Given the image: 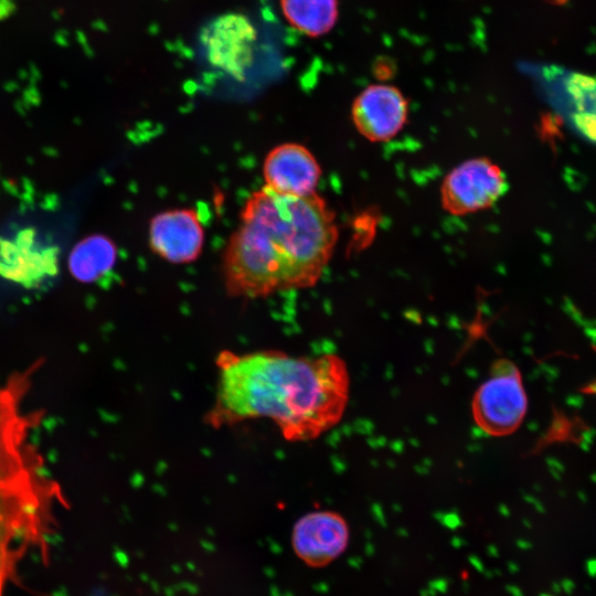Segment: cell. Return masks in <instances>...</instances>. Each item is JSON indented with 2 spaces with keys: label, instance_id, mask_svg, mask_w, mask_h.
Returning <instances> with one entry per match:
<instances>
[{
  "label": "cell",
  "instance_id": "obj_1",
  "mask_svg": "<svg viewBox=\"0 0 596 596\" xmlns=\"http://www.w3.org/2000/svg\"><path fill=\"white\" fill-rule=\"evenodd\" d=\"M216 365L215 402L206 416L213 427L269 418L286 440L307 441L337 425L349 401V371L337 354L223 351Z\"/></svg>",
  "mask_w": 596,
  "mask_h": 596
},
{
  "label": "cell",
  "instance_id": "obj_2",
  "mask_svg": "<svg viewBox=\"0 0 596 596\" xmlns=\"http://www.w3.org/2000/svg\"><path fill=\"white\" fill-rule=\"evenodd\" d=\"M338 241L336 215L317 193L279 194L263 187L246 200L222 254L228 296L263 298L315 286Z\"/></svg>",
  "mask_w": 596,
  "mask_h": 596
},
{
  "label": "cell",
  "instance_id": "obj_3",
  "mask_svg": "<svg viewBox=\"0 0 596 596\" xmlns=\"http://www.w3.org/2000/svg\"><path fill=\"white\" fill-rule=\"evenodd\" d=\"M260 34L245 14L225 13L206 23L198 36L204 71L234 81L246 79L260 60Z\"/></svg>",
  "mask_w": 596,
  "mask_h": 596
},
{
  "label": "cell",
  "instance_id": "obj_4",
  "mask_svg": "<svg viewBox=\"0 0 596 596\" xmlns=\"http://www.w3.org/2000/svg\"><path fill=\"white\" fill-rule=\"evenodd\" d=\"M526 411L528 396L521 371L508 359L496 360L489 377L472 397L475 423L491 436L504 437L520 427Z\"/></svg>",
  "mask_w": 596,
  "mask_h": 596
},
{
  "label": "cell",
  "instance_id": "obj_5",
  "mask_svg": "<svg viewBox=\"0 0 596 596\" xmlns=\"http://www.w3.org/2000/svg\"><path fill=\"white\" fill-rule=\"evenodd\" d=\"M508 190L502 169L487 158H473L454 168L441 183L443 207L462 216L492 206Z\"/></svg>",
  "mask_w": 596,
  "mask_h": 596
},
{
  "label": "cell",
  "instance_id": "obj_6",
  "mask_svg": "<svg viewBox=\"0 0 596 596\" xmlns=\"http://www.w3.org/2000/svg\"><path fill=\"white\" fill-rule=\"evenodd\" d=\"M152 253L170 264H189L202 254L205 233L193 209H172L156 214L149 224Z\"/></svg>",
  "mask_w": 596,
  "mask_h": 596
},
{
  "label": "cell",
  "instance_id": "obj_7",
  "mask_svg": "<svg viewBox=\"0 0 596 596\" xmlns=\"http://www.w3.org/2000/svg\"><path fill=\"white\" fill-rule=\"evenodd\" d=\"M351 114L355 128L364 138L387 141L403 129L408 106L396 87L374 84L356 96Z\"/></svg>",
  "mask_w": 596,
  "mask_h": 596
},
{
  "label": "cell",
  "instance_id": "obj_8",
  "mask_svg": "<svg viewBox=\"0 0 596 596\" xmlns=\"http://www.w3.org/2000/svg\"><path fill=\"white\" fill-rule=\"evenodd\" d=\"M265 187L279 194L306 196L316 193L321 168L304 145L285 142L274 147L263 163Z\"/></svg>",
  "mask_w": 596,
  "mask_h": 596
},
{
  "label": "cell",
  "instance_id": "obj_9",
  "mask_svg": "<svg viewBox=\"0 0 596 596\" xmlns=\"http://www.w3.org/2000/svg\"><path fill=\"white\" fill-rule=\"evenodd\" d=\"M349 528L337 512L312 511L294 525L291 545L297 556L310 566H323L347 547Z\"/></svg>",
  "mask_w": 596,
  "mask_h": 596
},
{
  "label": "cell",
  "instance_id": "obj_10",
  "mask_svg": "<svg viewBox=\"0 0 596 596\" xmlns=\"http://www.w3.org/2000/svg\"><path fill=\"white\" fill-rule=\"evenodd\" d=\"M56 272V252L44 246L34 231L20 232L13 240L0 242V275L34 286Z\"/></svg>",
  "mask_w": 596,
  "mask_h": 596
},
{
  "label": "cell",
  "instance_id": "obj_11",
  "mask_svg": "<svg viewBox=\"0 0 596 596\" xmlns=\"http://www.w3.org/2000/svg\"><path fill=\"white\" fill-rule=\"evenodd\" d=\"M117 259L115 243L107 236L94 234L75 245L70 255L71 274L82 283H94L109 273Z\"/></svg>",
  "mask_w": 596,
  "mask_h": 596
},
{
  "label": "cell",
  "instance_id": "obj_12",
  "mask_svg": "<svg viewBox=\"0 0 596 596\" xmlns=\"http://www.w3.org/2000/svg\"><path fill=\"white\" fill-rule=\"evenodd\" d=\"M281 8L292 26L312 36L330 31L338 18L337 0H281Z\"/></svg>",
  "mask_w": 596,
  "mask_h": 596
},
{
  "label": "cell",
  "instance_id": "obj_13",
  "mask_svg": "<svg viewBox=\"0 0 596 596\" xmlns=\"http://www.w3.org/2000/svg\"><path fill=\"white\" fill-rule=\"evenodd\" d=\"M450 581L447 577H438L428 582V587L433 588L437 593L446 594L449 587Z\"/></svg>",
  "mask_w": 596,
  "mask_h": 596
},
{
  "label": "cell",
  "instance_id": "obj_14",
  "mask_svg": "<svg viewBox=\"0 0 596 596\" xmlns=\"http://www.w3.org/2000/svg\"><path fill=\"white\" fill-rule=\"evenodd\" d=\"M468 560H469V563L471 564V566H472L476 571H478V572H480V573H483V572H485V565H483V563L481 562V560H480L477 555H470V556L468 557Z\"/></svg>",
  "mask_w": 596,
  "mask_h": 596
},
{
  "label": "cell",
  "instance_id": "obj_15",
  "mask_svg": "<svg viewBox=\"0 0 596 596\" xmlns=\"http://www.w3.org/2000/svg\"><path fill=\"white\" fill-rule=\"evenodd\" d=\"M362 558L359 556H353L348 560V564L353 567L354 570H360L362 566Z\"/></svg>",
  "mask_w": 596,
  "mask_h": 596
},
{
  "label": "cell",
  "instance_id": "obj_16",
  "mask_svg": "<svg viewBox=\"0 0 596 596\" xmlns=\"http://www.w3.org/2000/svg\"><path fill=\"white\" fill-rule=\"evenodd\" d=\"M487 552L491 557H497L498 556V550H497V547L494 545L488 546Z\"/></svg>",
  "mask_w": 596,
  "mask_h": 596
},
{
  "label": "cell",
  "instance_id": "obj_17",
  "mask_svg": "<svg viewBox=\"0 0 596 596\" xmlns=\"http://www.w3.org/2000/svg\"><path fill=\"white\" fill-rule=\"evenodd\" d=\"M507 590H508L509 593H511L512 595H514V596H520V595H521L520 592H519V589H518L517 587H514V586L508 585V586H507Z\"/></svg>",
  "mask_w": 596,
  "mask_h": 596
},
{
  "label": "cell",
  "instance_id": "obj_18",
  "mask_svg": "<svg viewBox=\"0 0 596 596\" xmlns=\"http://www.w3.org/2000/svg\"><path fill=\"white\" fill-rule=\"evenodd\" d=\"M365 554H366L368 556H372V555L374 554V547H373V545L368 544V545L365 546Z\"/></svg>",
  "mask_w": 596,
  "mask_h": 596
},
{
  "label": "cell",
  "instance_id": "obj_19",
  "mask_svg": "<svg viewBox=\"0 0 596 596\" xmlns=\"http://www.w3.org/2000/svg\"><path fill=\"white\" fill-rule=\"evenodd\" d=\"M451 544L454 545V547L458 549L461 546L462 542L460 539L454 538V540L451 541Z\"/></svg>",
  "mask_w": 596,
  "mask_h": 596
},
{
  "label": "cell",
  "instance_id": "obj_20",
  "mask_svg": "<svg viewBox=\"0 0 596 596\" xmlns=\"http://www.w3.org/2000/svg\"><path fill=\"white\" fill-rule=\"evenodd\" d=\"M487 578H492L494 577V573H493V570H485V572L482 573Z\"/></svg>",
  "mask_w": 596,
  "mask_h": 596
},
{
  "label": "cell",
  "instance_id": "obj_21",
  "mask_svg": "<svg viewBox=\"0 0 596 596\" xmlns=\"http://www.w3.org/2000/svg\"><path fill=\"white\" fill-rule=\"evenodd\" d=\"M461 587H462L464 593H468L470 589V585L468 582H464Z\"/></svg>",
  "mask_w": 596,
  "mask_h": 596
},
{
  "label": "cell",
  "instance_id": "obj_22",
  "mask_svg": "<svg viewBox=\"0 0 596 596\" xmlns=\"http://www.w3.org/2000/svg\"><path fill=\"white\" fill-rule=\"evenodd\" d=\"M419 596H429L427 588L419 590Z\"/></svg>",
  "mask_w": 596,
  "mask_h": 596
},
{
  "label": "cell",
  "instance_id": "obj_23",
  "mask_svg": "<svg viewBox=\"0 0 596 596\" xmlns=\"http://www.w3.org/2000/svg\"><path fill=\"white\" fill-rule=\"evenodd\" d=\"M508 567H509V570H510L511 572H515V571H517V567H515L514 564H511V563H510V564L508 565Z\"/></svg>",
  "mask_w": 596,
  "mask_h": 596
},
{
  "label": "cell",
  "instance_id": "obj_24",
  "mask_svg": "<svg viewBox=\"0 0 596 596\" xmlns=\"http://www.w3.org/2000/svg\"><path fill=\"white\" fill-rule=\"evenodd\" d=\"M494 575H501V572L499 570H493Z\"/></svg>",
  "mask_w": 596,
  "mask_h": 596
}]
</instances>
